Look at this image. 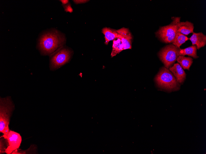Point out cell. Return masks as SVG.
Here are the masks:
<instances>
[{"mask_svg": "<svg viewBox=\"0 0 206 154\" xmlns=\"http://www.w3.org/2000/svg\"><path fill=\"white\" fill-rule=\"evenodd\" d=\"M88 1V0H73V1L76 4L84 3L87 2Z\"/></svg>", "mask_w": 206, "mask_h": 154, "instance_id": "d6986e66", "label": "cell"}, {"mask_svg": "<svg viewBox=\"0 0 206 154\" xmlns=\"http://www.w3.org/2000/svg\"><path fill=\"white\" fill-rule=\"evenodd\" d=\"M8 146V143L6 139L2 136L0 137V154L5 153L6 149Z\"/></svg>", "mask_w": 206, "mask_h": 154, "instance_id": "e0dca14e", "label": "cell"}, {"mask_svg": "<svg viewBox=\"0 0 206 154\" xmlns=\"http://www.w3.org/2000/svg\"><path fill=\"white\" fill-rule=\"evenodd\" d=\"M14 109V105L10 97H0V132L3 134L1 136L6 139L9 132L10 117Z\"/></svg>", "mask_w": 206, "mask_h": 154, "instance_id": "7a4b0ae2", "label": "cell"}, {"mask_svg": "<svg viewBox=\"0 0 206 154\" xmlns=\"http://www.w3.org/2000/svg\"><path fill=\"white\" fill-rule=\"evenodd\" d=\"M179 56H184L185 55L190 56L194 58L199 57L197 55V48L196 45L192 46L184 49H179Z\"/></svg>", "mask_w": 206, "mask_h": 154, "instance_id": "4fadbf2b", "label": "cell"}, {"mask_svg": "<svg viewBox=\"0 0 206 154\" xmlns=\"http://www.w3.org/2000/svg\"><path fill=\"white\" fill-rule=\"evenodd\" d=\"M176 60L183 69L188 70H189L190 68L193 63L192 58L182 56H179Z\"/></svg>", "mask_w": 206, "mask_h": 154, "instance_id": "9a60e30c", "label": "cell"}, {"mask_svg": "<svg viewBox=\"0 0 206 154\" xmlns=\"http://www.w3.org/2000/svg\"><path fill=\"white\" fill-rule=\"evenodd\" d=\"M188 39L189 38L180 32H177L172 44L180 48V46Z\"/></svg>", "mask_w": 206, "mask_h": 154, "instance_id": "2e32d148", "label": "cell"}, {"mask_svg": "<svg viewBox=\"0 0 206 154\" xmlns=\"http://www.w3.org/2000/svg\"><path fill=\"white\" fill-rule=\"evenodd\" d=\"M179 49L172 44L166 45L159 51V57L166 68L168 69L175 62L179 56Z\"/></svg>", "mask_w": 206, "mask_h": 154, "instance_id": "8992f818", "label": "cell"}, {"mask_svg": "<svg viewBox=\"0 0 206 154\" xmlns=\"http://www.w3.org/2000/svg\"><path fill=\"white\" fill-rule=\"evenodd\" d=\"M73 51L67 46L61 47L50 56V69L56 70L71 60Z\"/></svg>", "mask_w": 206, "mask_h": 154, "instance_id": "3957f363", "label": "cell"}, {"mask_svg": "<svg viewBox=\"0 0 206 154\" xmlns=\"http://www.w3.org/2000/svg\"><path fill=\"white\" fill-rule=\"evenodd\" d=\"M192 45H196L197 49H199L206 44V36L202 32L193 33L189 38Z\"/></svg>", "mask_w": 206, "mask_h": 154, "instance_id": "30bf717a", "label": "cell"}, {"mask_svg": "<svg viewBox=\"0 0 206 154\" xmlns=\"http://www.w3.org/2000/svg\"><path fill=\"white\" fill-rule=\"evenodd\" d=\"M194 26L193 24L187 21L179 22L177 30L179 32L185 35H187L191 33H193Z\"/></svg>", "mask_w": 206, "mask_h": 154, "instance_id": "8fae6325", "label": "cell"}, {"mask_svg": "<svg viewBox=\"0 0 206 154\" xmlns=\"http://www.w3.org/2000/svg\"><path fill=\"white\" fill-rule=\"evenodd\" d=\"M169 69L178 83H182L186 79V74L179 64L175 63Z\"/></svg>", "mask_w": 206, "mask_h": 154, "instance_id": "9c48e42d", "label": "cell"}, {"mask_svg": "<svg viewBox=\"0 0 206 154\" xmlns=\"http://www.w3.org/2000/svg\"><path fill=\"white\" fill-rule=\"evenodd\" d=\"M6 139L8 143V146L6 149L5 153L11 154L14 151L19 149L22 140L21 136L19 133L10 130Z\"/></svg>", "mask_w": 206, "mask_h": 154, "instance_id": "52a82bcc", "label": "cell"}, {"mask_svg": "<svg viewBox=\"0 0 206 154\" xmlns=\"http://www.w3.org/2000/svg\"><path fill=\"white\" fill-rule=\"evenodd\" d=\"M65 35L56 30L44 32L39 37L37 48L42 55L50 56L66 43Z\"/></svg>", "mask_w": 206, "mask_h": 154, "instance_id": "6da1fadb", "label": "cell"}, {"mask_svg": "<svg viewBox=\"0 0 206 154\" xmlns=\"http://www.w3.org/2000/svg\"><path fill=\"white\" fill-rule=\"evenodd\" d=\"M63 6L66 11L70 12H72V9L70 4L68 3L66 5H63Z\"/></svg>", "mask_w": 206, "mask_h": 154, "instance_id": "ac0fdd59", "label": "cell"}, {"mask_svg": "<svg viewBox=\"0 0 206 154\" xmlns=\"http://www.w3.org/2000/svg\"><path fill=\"white\" fill-rule=\"evenodd\" d=\"M102 32L105 35V43L107 45L109 42L113 41L118 37L117 30L105 27L102 30Z\"/></svg>", "mask_w": 206, "mask_h": 154, "instance_id": "7c38bea8", "label": "cell"}, {"mask_svg": "<svg viewBox=\"0 0 206 154\" xmlns=\"http://www.w3.org/2000/svg\"><path fill=\"white\" fill-rule=\"evenodd\" d=\"M63 5H66L68 3V0H60V1Z\"/></svg>", "mask_w": 206, "mask_h": 154, "instance_id": "ffe728a7", "label": "cell"}, {"mask_svg": "<svg viewBox=\"0 0 206 154\" xmlns=\"http://www.w3.org/2000/svg\"><path fill=\"white\" fill-rule=\"evenodd\" d=\"M155 81L159 87L169 90H177L179 86L172 73L165 67L161 69Z\"/></svg>", "mask_w": 206, "mask_h": 154, "instance_id": "277c9868", "label": "cell"}, {"mask_svg": "<svg viewBox=\"0 0 206 154\" xmlns=\"http://www.w3.org/2000/svg\"><path fill=\"white\" fill-rule=\"evenodd\" d=\"M124 50V47L121 39L119 35L113 41L112 49L111 54L112 57L115 56Z\"/></svg>", "mask_w": 206, "mask_h": 154, "instance_id": "5bb4252c", "label": "cell"}, {"mask_svg": "<svg viewBox=\"0 0 206 154\" xmlns=\"http://www.w3.org/2000/svg\"><path fill=\"white\" fill-rule=\"evenodd\" d=\"M123 44L124 50L131 49L133 37L129 29L124 27L117 30Z\"/></svg>", "mask_w": 206, "mask_h": 154, "instance_id": "ba28073f", "label": "cell"}, {"mask_svg": "<svg viewBox=\"0 0 206 154\" xmlns=\"http://www.w3.org/2000/svg\"><path fill=\"white\" fill-rule=\"evenodd\" d=\"M171 19L172 21L170 24L161 27L156 33V36L165 43H172L180 22V17H173Z\"/></svg>", "mask_w": 206, "mask_h": 154, "instance_id": "5b68a950", "label": "cell"}]
</instances>
